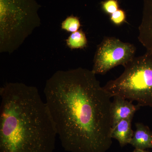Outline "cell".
Segmentation results:
<instances>
[{
    "label": "cell",
    "mask_w": 152,
    "mask_h": 152,
    "mask_svg": "<svg viewBox=\"0 0 152 152\" xmlns=\"http://www.w3.org/2000/svg\"><path fill=\"white\" fill-rule=\"evenodd\" d=\"M142 16L138 39L147 50L152 51V0H143Z\"/></svg>",
    "instance_id": "8992f818"
},
{
    "label": "cell",
    "mask_w": 152,
    "mask_h": 152,
    "mask_svg": "<svg viewBox=\"0 0 152 152\" xmlns=\"http://www.w3.org/2000/svg\"><path fill=\"white\" fill-rule=\"evenodd\" d=\"M92 71H58L47 81L44 94L64 149L107 152L112 144V96Z\"/></svg>",
    "instance_id": "6da1fadb"
},
{
    "label": "cell",
    "mask_w": 152,
    "mask_h": 152,
    "mask_svg": "<svg viewBox=\"0 0 152 152\" xmlns=\"http://www.w3.org/2000/svg\"><path fill=\"white\" fill-rule=\"evenodd\" d=\"M135 126L136 130L129 144L138 149L152 148V132L149 128L142 123H136Z\"/></svg>",
    "instance_id": "ba28073f"
},
{
    "label": "cell",
    "mask_w": 152,
    "mask_h": 152,
    "mask_svg": "<svg viewBox=\"0 0 152 152\" xmlns=\"http://www.w3.org/2000/svg\"><path fill=\"white\" fill-rule=\"evenodd\" d=\"M133 152H150L148 151H146L145 150L138 149H135Z\"/></svg>",
    "instance_id": "5bb4252c"
},
{
    "label": "cell",
    "mask_w": 152,
    "mask_h": 152,
    "mask_svg": "<svg viewBox=\"0 0 152 152\" xmlns=\"http://www.w3.org/2000/svg\"><path fill=\"white\" fill-rule=\"evenodd\" d=\"M132 119L133 118H129L122 120L112 129V139L117 140L121 147L130 144L132 138L134 133L132 128Z\"/></svg>",
    "instance_id": "9c48e42d"
},
{
    "label": "cell",
    "mask_w": 152,
    "mask_h": 152,
    "mask_svg": "<svg viewBox=\"0 0 152 152\" xmlns=\"http://www.w3.org/2000/svg\"><path fill=\"white\" fill-rule=\"evenodd\" d=\"M87 43L86 37L82 30L72 33L66 40L67 45L72 49L83 48Z\"/></svg>",
    "instance_id": "30bf717a"
},
{
    "label": "cell",
    "mask_w": 152,
    "mask_h": 152,
    "mask_svg": "<svg viewBox=\"0 0 152 152\" xmlns=\"http://www.w3.org/2000/svg\"><path fill=\"white\" fill-rule=\"evenodd\" d=\"M80 26V23L78 18L74 16L68 17L61 24L62 29L72 33L78 31Z\"/></svg>",
    "instance_id": "8fae6325"
},
{
    "label": "cell",
    "mask_w": 152,
    "mask_h": 152,
    "mask_svg": "<svg viewBox=\"0 0 152 152\" xmlns=\"http://www.w3.org/2000/svg\"><path fill=\"white\" fill-rule=\"evenodd\" d=\"M101 4L104 12L110 15L119 9L118 0H106L102 2Z\"/></svg>",
    "instance_id": "7c38bea8"
},
{
    "label": "cell",
    "mask_w": 152,
    "mask_h": 152,
    "mask_svg": "<svg viewBox=\"0 0 152 152\" xmlns=\"http://www.w3.org/2000/svg\"><path fill=\"white\" fill-rule=\"evenodd\" d=\"M117 78L111 80L104 88L112 97L118 96L140 107H152V51L134 57L124 66Z\"/></svg>",
    "instance_id": "277c9868"
},
{
    "label": "cell",
    "mask_w": 152,
    "mask_h": 152,
    "mask_svg": "<svg viewBox=\"0 0 152 152\" xmlns=\"http://www.w3.org/2000/svg\"><path fill=\"white\" fill-rule=\"evenodd\" d=\"M110 17V20L114 24L120 26L126 21V14L124 11L119 9L111 14Z\"/></svg>",
    "instance_id": "4fadbf2b"
},
{
    "label": "cell",
    "mask_w": 152,
    "mask_h": 152,
    "mask_svg": "<svg viewBox=\"0 0 152 152\" xmlns=\"http://www.w3.org/2000/svg\"><path fill=\"white\" fill-rule=\"evenodd\" d=\"M34 0H1L0 52L16 50L41 24Z\"/></svg>",
    "instance_id": "3957f363"
},
{
    "label": "cell",
    "mask_w": 152,
    "mask_h": 152,
    "mask_svg": "<svg viewBox=\"0 0 152 152\" xmlns=\"http://www.w3.org/2000/svg\"><path fill=\"white\" fill-rule=\"evenodd\" d=\"M135 52L132 44L115 37H105L98 46L92 71L96 75H104L117 66H124L134 58Z\"/></svg>",
    "instance_id": "5b68a950"
},
{
    "label": "cell",
    "mask_w": 152,
    "mask_h": 152,
    "mask_svg": "<svg viewBox=\"0 0 152 152\" xmlns=\"http://www.w3.org/2000/svg\"><path fill=\"white\" fill-rule=\"evenodd\" d=\"M0 99V152H53L56 129L36 87L7 83Z\"/></svg>",
    "instance_id": "7a4b0ae2"
},
{
    "label": "cell",
    "mask_w": 152,
    "mask_h": 152,
    "mask_svg": "<svg viewBox=\"0 0 152 152\" xmlns=\"http://www.w3.org/2000/svg\"><path fill=\"white\" fill-rule=\"evenodd\" d=\"M114 98L111 105L112 129L120 121L133 118L135 113L141 107L123 98L115 96Z\"/></svg>",
    "instance_id": "52a82bcc"
}]
</instances>
